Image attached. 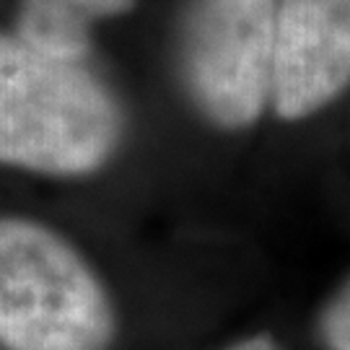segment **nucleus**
I'll return each mask as SVG.
<instances>
[{"instance_id":"obj_1","label":"nucleus","mask_w":350,"mask_h":350,"mask_svg":"<svg viewBox=\"0 0 350 350\" xmlns=\"http://www.w3.org/2000/svg\"><path fill=\"white\" fill-rule=\"evenodd\" d=\"M122 135L114 96L81 60L0 34V163L55 176L96 172Z\"/></svg>"},{"instance_id":"obj_2","label":"nucleus","mask_w":350,"mask_h":350,"mask_svg":"<svg viewBox=\"0 0 350 350\" xmlns=\"http://www.w3.org/2000/svg\"><path fill=\"white\" fill-rule=\"evenodd\" d=\"M114 309L91 265L57 231L0 215V345L107 350Z\"/></svg>"},{"instance_id":"obj_5","label":"nucleus","mask_w":350,"mask_h":350,"mask_svg":"<svg viewBox=\"0 0 350 350\" xmlns=\"http://www.w3.org/2000/svg\"><path fill=\"white\" fill-rule=\"evenodd\" d=\"M133 5L135 0H24L18 37L47 55L81 60L88 52L91 26Z\"/></svg>"},{"instance_id":"obj_7","label":"nucleus","mask_w":350,"mask_h":350,"mask_svg":"<svg viewBox=\"0 0 350 350\" xmlns=\"http://www.w3.org/2000/svg\"><path fill=\"white\" fill-rule=\"evenodd\" d=\"M226 350H280L275 345V340L265 338V335H257V338H247L237 342V345H231V348Z\"/></svg>"},{"instance_id":"obj_4","label":"nucleus","mask_w":350,"mask_h":350,"mask_svg":"<svg viewBox=\"0 0 350 350\" xmlns=\"http://www.w3.org/2000/svg\"><path fill=\"white\" fill-rule=\"evenodd\" d=\"M350 83V0H278L270 104L296 122Z\"/></svg>"},{"instance_id":"obj_3","label":"nucleus","mask_w":350,"mask_h":350,"mask_svg":"<svg viewBox=\"0 0 350 350\" xmlns=\"http://www.w3.org/2000/svg\"><path fill=\"white\" fill-rule=\"evenodd\" d=\"M278 0H189L182 70L192 101L213 125L241 130L270 101Z\"/></svg>"},{"instance_id":"obj_6","label":"nucleus","mask_w":350,"mask_h":350,"mask_svg":"<svg viewBox=\"0 0 350 350\" xmlns=\"http://www.w3.org/2000/svg\"><path fill=\"white\" fill-rule=\"evenodd\" d=\"M319 332L329 350H350V280L327 304Z\"/></svg>"}]
</instances>
